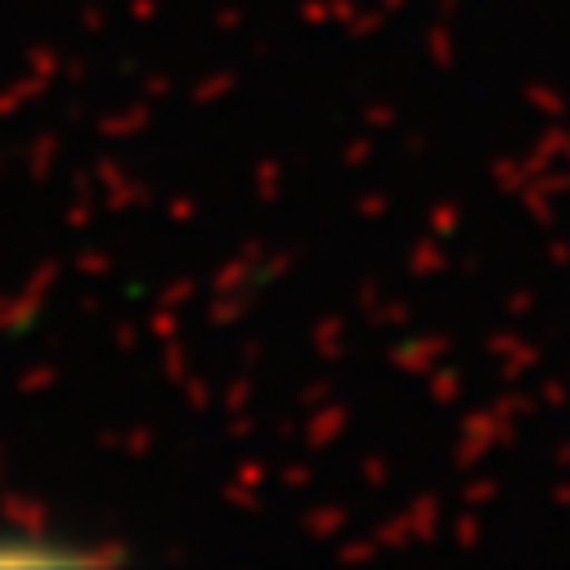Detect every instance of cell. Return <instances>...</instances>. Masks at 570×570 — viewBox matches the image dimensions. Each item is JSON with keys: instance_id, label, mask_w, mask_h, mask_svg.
Returning <instances> with one entry per match:
<instances>
[{"instance_id": "obj_1", "label": "cell", "mask_w": 570, "mask_h": 570, "mask_svg": "<svg viewBox=\"0 0 570 570\" xmlns=\"http://www.w3.org/2000/svg\"><path fill=\"white\" fill-rule=\"evenodd\" d=\"M90 561V548L41 525L0 521V566H77Z\"/></svg>"}]
</instances>
